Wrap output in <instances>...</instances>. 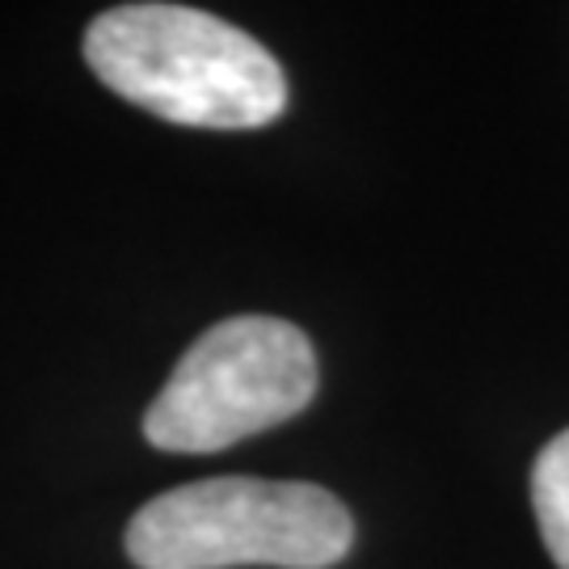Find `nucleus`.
<instances>
[{
  "label": "nucleus",
  "instance_id": "1",
  "mask_svg": "<svg viewBox=\"0 0 569 569\" xmlns=\"http://www.w3.org/2000/svg\"><path fill=\"white\" fill-rule=\"evenodd\" d=\"M106 89L182 127L253 131L287 110V72L253 34L186 4H119L84 30Z\"/></svg>",
  "mask_w": 569,
  "mask_h": 569
},
{
  "label": "nucleus",
  "instance_id": "2",
  "mask_svg": "<svg viewBox=\"0 0 569 569\" xmlns=\"http://www.w3.org/2000/svg\"><path fill=\"white\" fill-rule=\"evenodd\" d=\"M355 545L350 510L308 481L216 477L164 489L127 523L140 569H329Z\"/></svg>",
  "mask_w": 569,
  "mask_h": 569
},
{
  "label": "nucleus",
  "instance_id": "3",
  "mask_svg": "<svg viewBox=\"0 0 569 569\" xmlns=\"http://www.w3.org/2000/svg\"><path fill=\"white\" fill-rule=\"evenodd\" d=\"M317 397V350L279 317H228L186 350L143 413L161 451L207 456L305 413Z\"/></svg>",
  "mask_w": 569,
  "mask_h": 569
},
{
  "label": "nucleus",
  "instance_id": "4",
  "mask_svg": "<svg viewBox=\"0 0 569 569\" xmlns=\"http://www.w3.org/2000/svg\"><path fill=\"white\" fill-rule=\"evenodd\" d=\"M531 507L557 569H569V430H561L531 468Z\"/></svg>",
  "mask_w": 569,
  "mask_h": 569
}]
</instances>
